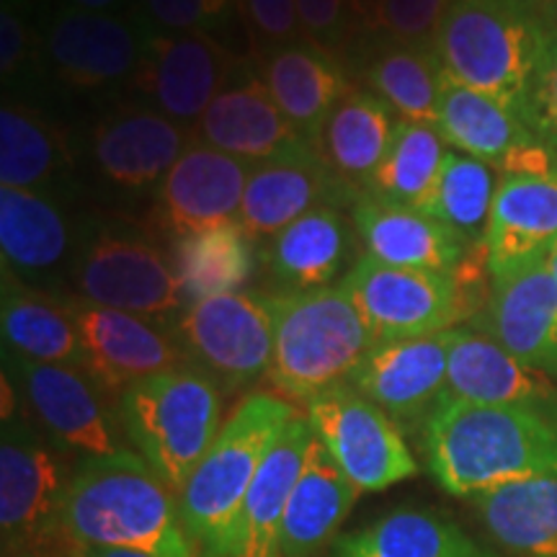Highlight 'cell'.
I'll return each instance as SVG.
<instances>
[{
    "label": "cell",
    "mask_w": 557,
    "mask_h": 557,
    "mask_svg": "<svg viewBox=\"0 0 557 557\" xmlns=\"http://www.w3.org/2000/svg\"><path fill=\"white\" fill-rule=\"evenodd\" d=\"M442 398L478 406L545 408L557 400L549 374L524 364L498 341L478 331H449V369Z\"/></svg>",
    "instance_id": "obj_24"
},
{
    "label": "cell",
    "mask_w": 557,
    "mask_h": 557,
    "mask_svg": "<svg viewBox=\"0 0 557 557\" xmlns=\"http://www.w3.org/2000/svg\"><path fill=\"white\" fill-rule=\"evenodd\" d=\"M194 127L178 124L148 103L109 111L90 135L96 171L120 189H150L165 178L194 143Z\"/></svg>",
    "instance_id": "obj_19"
},
{
    "label": "cell",
    "mask_w": 557,
    "mask_h": 557,
    "mask_svg": "<svg viewBox=\"0 0 557 557\" xmlns=\"http://www.w3.org/2000/svg\"><path fill=\"white\" fill-rule=\"evenodd\" d=\"M341 287L357 305L374 346L436 336L465 318L455 274L387 267L364 253Z\"/></svg>",
    "instance_id": "obj_10"
},
{
    "label": "cell",
    "mask_w": 557,
    "mask_h": 557,
    "mask_svg": "<svg viewBox=\"0 0 557 557\" xmlns=\"http://www.w3.org/2000/svg\"><path fill=\"white\" fill-rule=\"evenodd\" d=\"M447 152V139L436 127L398 120L393 143L369 178L364 197L431 214Z\"/></svg>",
    "instance_id": "obj_37"
},
{
    "label": "cell",
    "mask_w": 557,
    "mask_h": 557,
    "mask_svg": "<svg viewBox=\"0 0 557 557\" xmlns=\"http://www.w3.org/2000/svg\"><path fill=\"white\" fill-rule=\"evenodd\" d=\"M194 139L259 165L310 145L282 114L256 70H246L209 103L194 124Z\"/></svg>",
    "instance_id": "obj_23"
},
{
    "label": "cell",
    "mask_w": 557,
    "mask_h": 557,
    "mask_svg": "<svg viewBox=\"0 0 557 557\" xmlns=\"http://www.w3.org/2000/svg\"><path fill=\"white\" fill-rule=\"evenodd\" d=\"M359 491L315 436L302 475L292 491L282 521V557H315L341 521L348 517Z\"/></svg>",
    "instance_id": "obj_31"
},
{
    "label": "cell",
    "mask_w": 557,
    "mask_h": 557,
    "mask_svg": "<svg viewBox=\"0 0 557 557\" xmlns=\"http://www.w3.org/2000/svg\"><path fill=\"white\" fill-rule=\"evenodd\" d=\"M395 111L377 94L354 88L312 139V148L351 191L364 197V189L393 143Z\"/></svg>",
    "instance_id": "obj_29"
},
{
    "label": "cell",
    "mask_w": 557,
    "mask_h": 557,
    "mask_svg": "<svg viewBox=\"0 0 557 557\" xmlns=\"http://www.w3.org/2000/svg\"><path fill=\"white\" fill-rule=\"evenodd\" d=\"M423 429L429 472L449 496L478 498L557 472V416L545 408L442 398Z\"/></svg>",
    "instance_id": "obj_1"
},
{
    "label": "cell",
    "mask_w": 557,
    "mask_h": 557,
    "mask_svg": "<svg viewBox=\"0 0 557 557\" xmlns=\"http://www.w3.org/2000/svg\"><path fill=\"white\" fill-rule=\"evenodd\" d=\"M120 418L137 455L178 498L220 434L222 395L205 372L181 367L135 382L120 398Z\"/></svg>",
    "instance_id": "obj_6"
},
{
    "label": "cell",
    "mask_w": 557,
    "mask_h": 557,
    "mask_svg": "<svg viewBox=\"0 0 557 557\" xmlns=\"http://www.w3.org/2000/svg\"><path fill=\"white\" fill-rule=\"evenodd\" d=\"M83 557H148L143 553H132V549H109V547H88Z\"/></svg>",
    "instance_id": "obj_48"
},
{
    "label": "cell",
    "mask_w": 557,
    "mask_h": 557,
    "mask_svg": "<svg viewBox=\"0 0 557 557\" xmlns=\"http://www.w3.org/2000/svg\"><path fill=\"white\" fill-rule=\"evenodd\" d=\"M295 408L278 395L250 393L220 429L212 449L178 493V517L199 557H235L240 513L263 457Z\"/></svg>",
    "instance_id": "obj_3"
},
{
    "label": "cell",
    "mask_w": 557,
    "mask_h": 557,
    "mask_svg": "<svg viewBox=\"0 0 557 557\" xmlns=\"http://www.w3.org/2000/svg\"><path fill=\"white\" fill-rule=\"evenodd\" d=\"M0 329L5 351L21 359L83 369L81 331L70 302H60L9 271H3Z\"/></svg>",
    "instance_id": "obj_30"
},
{
    "label": "cell",
    "mask_w": 557,
    "mask_h": 557,
    "mask_svg": "<svg viewBox=\"0 0 557 557\" xmlns=\"http://www.w3.org/2000/svg\"><path fill=\"white\" fill-rule=\"evenodd\" d=\"M37 58V47H34V32L29 29L16 3H5L0 11V75L3 83L9 86L24 73V67L32 65Z\"/></svg>",
    "instance_id": "obj_45"
},
{
    "label": "cell",
    "mask_w": 557,
    "mask_h": 557,
    "mask_svg": "<svg viewBox=\"0 0 557 557\" xmlns=\"http://www.w3.org/2000/svg\"><path fill=\"white\" fill-rule=\"evenodd\" d=\"M62 521L70 540L83 547L199 557L181 524L176 493L129 449L75 465Z\"/></svg>",
    "instance_id": "obj_2"
},
{
    "label": "cell",
    "mask_w": 557,
    "mask_h": 557,
    "mask_svg": "<svg viewBox=\"0 0 557 557\" xmlns=\"http://www.w3.org/2000/svg\"><path fill=\"white\" fill-rule=\"evenodd\" d=\"M65 451L26 418L3 421L0 436V542L3 557H83L65 532L70 472Z\"/></svg>",
    "instance_id": "obj_7"
},
{
    "label": "cell",
    "mask_w": 557,
    "mask_h": 557,
    "mask_svg": "<svg viewBox=\"0 0 557 557\" xmlns=\"http://www.w3.org/2000/svg\"><path fill=\"white\" fill-rule=\"evenodd\" d=\"M75 230L58 201L41 191L0 186V253L3 271L29 284L70 269Z\"/></svg>",
    "instance_id": "obj_27"
},
{
    "label": "cell",
    "mask_w": 557,
    "mask_h": 557,
    "mask_svg": "<svg viewBox=\"0 0 557 557\" xmlns=\"http://www.w3.org/2000/svg\"><path fill=\"white\" fill-rule=\"evenodd\" d=\"M553 39L547 21L527 0H451L434 52L449 78L519 114Z\"/></svg>",
    "instance_id": "obj_4"
},
{
    "label": "cell",
    "mask_w": 557,
    "mask_h": 557,
    "mask_svg": "<svg viewBox=\"0 0 557 557\" xmlns=\"http://www.w3.org/2000/svg\"><path fill=\"white\" fill-rule=\"evenodd\" d=\"M253 70L282 114L308 143L315 139L331 111L357 88L336 54L318 50L308 41L267 54Z\"/></svg>",
    "instance_id": "obj_26"
},
{
    "label": "cell",
    "mask_w": 557,
    "mask_h": 557,
    "mask_svg": "<svg viewBox=\"0 0 557 557\" xmlns=\"http://www.w3.org/2000/svg\"><path fill=\"white\" fill-rule=\"evenodd\" d=\"M315 438L308 418L295 416L263 457L240 513L235 557H282V521Z\"/></svg>",
    "instance_id": "obj_28"
},
{
    "label": "cell",
    "mask_w": 557,
    "mask_h": 557,
    "mask_svg": "<svg viewBox=\"0 0 557 557\" xmlns=\"http://www.w3.org/2000/svg\"><path fill=\"white\" fill-rule=\"evenodd\" d=\"M299 24L305 41L341 60L348 47L357 45V26L351 16V0H297Z\"/></svg>",
    "instance_id": "obj_42"
},
{
    "label": "cell",
    "mask_w": 557,
    "mask_h": 557,
    "mask_svg": "<svg viewBox=\"0 0 557 557\" xmlns=\"http://www.w3.org/2000/svg\"><path fill=\"white\" fill-rule=\"evenodd\" d=\"M382 0H351V16L357 26V41L367 45L369 39L377 37L380 29Z\"/></svg>",
    "instance_id": "obj_46"
},
{
    "label": "cell",
    "mask_w": 557,
    "mask_h": 557,
    "mask_svg": "<svg viewBox=\"0 0 557 557\" xmlns=\"http://www.w3.org/2000/svg\"><path fill=\"white\" fill-rule=\"evenodd\" d=\"M274 315V354L269 382L278 398L308 403L325 389L344 385L372 351L357 305L344 287L269 295Z\"/></svg>",
    "instance_id": "obj_5"
},
{
    "label": "cell",
    "mask_w": 557,
    "mask_h": 557,
    "mask_svg": "<svg viewBox=\"0 0 557 557\" xmlns=\"http://www.w3.org/2000/svg\"><path fill=\"white\" fill-rule=\"evenodd\" d=\"M451 0H382L377 37L403 45H434Z\"/></svg>",
    "instance_id": "obj_43"
},
{
    "label": "cell",
    "mask_w": 557,
    "mask_h": 557,
    "mask_svg": "<svg viewBox=\"0 0 557 557\" xmlns=\"http://www.w3.org/2000/svg\"><path fill=\"white\" fill-rule=\"evenodd\" d=\"M361 197L333 176L312 145L284 152L250 171L238 222L263 246L276 233L318 207L357 205Z\"/></svg>",
    "instance_id": "obj_18"
},
{
    "label": "cell",
    "mask_w": 557,
    "mask_h": 557,
    "mask_svg": "<svg viewBox=\"0 0 557 557\" xmlns=\"http://www.w3.org/2000/svg\"><path fill=\"white\" fill-rule=\"evenodd\" d=\"M351 220L364 253L387 267L455 274L462 263V238L434 214L361 197L351 207Z\"/></svg>",
    "instance_id": "obj_25"
},
{
    "label": "cell",
    "mask_w": 557,
    "mask_h": 557,
    "mask_svg": "<svg viewBox=\"0 0 557 557\" xmlns=\"http://www.w3.org/2000/svg\"><path fill=\"white\" fill-rule=\"evenodd\" d=\"M238 18L246 29L248 58L253 65L282 47L305 41L297 0H238Z\"/></svg>",
    "instance_id": "obj_40"
},
{
    "label": "cell",
    "mask_w": 557,
    "mask_h": 557,
    "mask_svg": "<svg viewBox=\"0 0 557 557\" xmlns=\"http://www.w3.org/2000/svg\"><path fill=\"white\" fill-rule=\"evenodd\" d=\"M364 47V81L398 120L436 127L442 101L444 67L434 45H403L385 37L369 39Z\"/></svg>",
    "instance_id": "obj_32"
},
{
    "label": "cell",
    "mask_w": 557,
    "mask_h": 557,
    "mask_svg": "<svg viewBox=\"0 0 557 557\" xmlns=\"http://www.w3.org/2000/svg\"><path fill=\"white\" fill-rule=\"evenodd\" d=\"M152 26L124 13L65 5L47 26L45 47L54 75L73 88H111L135 78Z\"/></svg>",
    "instance_id": "obj_15"
},
{
    "label": "cell",
    "mask_w": 557,
    "mask_h": 557,
    "mask_svg": "<svg viewBox=\"0 0 557 557\" xmlns=\"http://www.w3.org/2000/svg\"><path fill=\"white\" fill-rule=\"evenodd\" d=\"M549 269H553V274H555V278H557V246H555V250H553V256H549Z\"/></svg>",
    "instance_id": "obj_50"
},
{
    "label": "cell",
    "mask_w": 557,
    "mask_h": 557,
    "mask_svg": "<svg viewBox=\"0 0 557 557\" xmlns=\"http://www.w3.org/2000/svg\"><path fill=\"white\" fill-rule=\"evenodd\" d=\"M527 3L532 5V9L537 11L545 21H549L557 13V0H527Z\"/></svg>",
    "instance_id": "obj_49"
},
{
    "label": "cell",
    "mask_w": 557,
    "mask_h": 557,
    "mask_svg": "<svg viewBox=\"0 0 557 557\" xmlns=\"http://www.w3.org/2000/svg\"><path fill=\"white\" fill-rule=\"evenodd\" d=\"M171 261L189 302L243 292L256 271V240L227 222L171 240Z\"/></svg>",
    "instance_id": "obj_36"
},
{
    "label": "cell",
    "mask_w": 557,
    "mask_h": 557,
    "mask_svg": "<svg viewBox=\"0 0 557 557\" xmlns=\"http://www.w3.org/2000/svg\"><path fill=\"white\" fill-rule=\"evenodd\" d=\"M3 359L39 426L62 451L81 459L127 451L120 410L111 413L109 395L81 367L41 364L11 351Z\"/></svg>",
    "instance_id": "obj_12"
},
{
    "label": "cell",
    "mask_w": 557,
    "mask_h": 557,
    "mask_svg": "<svg viewBox=\"0 0 557 557\" xmlns=\"http://www.w3.org/2000/svg\"><path fill=\"white\" fill-rule=\"evenodd\" d=\"M496 191L491 165L465 152H447L431 214L455 230L465 246L485 243Z\"/></svg>",
    "instance_id": "obj_39"
},
{
    "label": "cell",
    "mask_w": 557,
    "mask_h": 557,
    "mask_svg": "<svg viewBox=\"0 0 557 557\" xmlns=\"http://www.w3.org/2000/svg\"><path fill=\"white\" fill-rule=\"evenodd\" d=\"M67 137L52 120L18 101L0 109V186L41 191L67 169Z\"/></svg>",
    "instance_id": "obj_38"
},
{
    "label": "cell",
    "mask_w": 557,
    "mask_h": 557,
    "mask_svg": "<svg viewBox=\"0 0 557 557\" xmlns=\"http://www.w3.org/2000/svg\"><path fill=\"white\" fill-rule=\"evenodd\" d=\"M70 282L86 302L169 325L186 310L171 253L124 227H99L75 248Z\"/></svg>",
    "instance_id": "obj_8"
},
{
    "label": "cell",
    "mask_w": 557,
    "mask_h": 557,
    "mask_svg": "<svg viewBox=\"0 0 557 557\" xmlns=\"http://www.w3.org/2000/svg\"><path fill=\"white\" fill-rule=\"evenodd\" d=\"M308 421L359 493L385 491L418 475L398 423L348 382L312 398Z\"/></svg>",
    "instance_id": "obj_11"
},
{
    "label": "cell",
    "mask_w": 557,
    "mask_h": 557,
    "mask_svg": "<svg viewBox=\"0 0 557 557\" xmlns=\"http://www.w3.org/2000/svg\"><path fill=\"white\" fill-rule=\"evenodd\" d=\"M436 129L449 145L483 160L487 165L506 163V158L521 145L534 139L532 129L517 111L493 101L491 96L478 94L444 73L442 101H438Z\"/></svg>",
    "instance_id": "obj_35"
},
{
    "label": "cell",
    "mask_w": 557,
    "mask_h": 557,
    "mask_svg": "<svg viewBox=\"0 0 557 557\" xmlns=\"http://www.w3.org/2000/svg\"><path fill=\"white\" fill-rule=\"evenodd\" d=\"M253 163L194 139L156 186L152 220L173 238L238 222Z\"/></svg>",
    "instance_id": "obj_16"
},
{
    "label": "cell",
    "mask_w": 557,
    "mask_h": 557,
    "mask_svg": "<svg viewBox=\"0 0 557 557\" xmlns=\"http://www.w3.org/2000/svg\"><path fill=\"white\" fill-rule=\"evenodd\" d=\"M341 207H318L263 243V261L278 292H312L346 276L364 253Z\"/></svg>",
    "instance_id": "obj_22"
},
{
    "label": "cell",
    "mask_w": 557,
    "mask_h": 557,
    "mask_svg": "<svg viewBox=\"0 0 557 557\" xmlns=\"http://www.w3.org/2000/svg\"><path fill=\"white\" fill-rule=\"evenodd\" d=\"M331 557H491L455 521L426 508H398L333 542Z\"/></svg>",
    "instance_id": "obj_33"
},
{
    "label": "cell",
    "mask_w": 557,
    "mask_h": 557,
    "mask_svg": "<svg viewBox=\"0 0 557 557\" xmlns=\"http://www.w3.org/2000/svg\"><path fill=\"white\" fill-rule=\"evenodd\" d=\"M129 0H70V5L94 13H120Z\"/></svg>",
    "instance_id": "obj_47"
},
{
    "label": "cell",
    "mask_w": 557,
    "mask_h": 557,
    "mask_svg": "<svg viewBox=\"0 0 557 557\" xmlns=\"http://www.w3.org/2000/svg\"><path fill=\"white\" fill-rule=\"evenodd\" d=\"M557 246V171L549 176H504L485 235L493 282L547 261Z\"/></svg>",
    "instance_id": "obj_20"
},
{
    "label": "cell",
    "mask_w": 557,
    "mask_h": 557,
    "mask_svg": "<svg viewBox=\"0 0 557 557\" xmlns=\"http://www.w3.org/2000/svg\"><path fill=\"white\" fill-rule=\"evenodd\" d=\"M248 65L214 34L150 32L132 86L148 107L194 127Z\"/></svg>",
    "instance_id": "obj_13"
},
{
    "label": "cell",
    "mask_w": 557,
    "mask_h": 557,
    "mask_svg": "<svg viewBox=\"0 0 557 557\" xmlns=\"http://www.w3.org/2000/svg\"><path fill=\"white\" fill-rule=\"evenodd\" d=\"M480 519L519 557H557V472L537 475L472 498Z\"/></svg>",
    "instance_id": "obj_34"
},
{
    "label": "cell",
    "mask_w": 557,
    "mask_h": 557,
    "mask_svg": "<svg viewBox=\"0 0 557 557\" xmlns=\"http://www.w3.org/2000/svg\"><path fill=\"white\" fill-rule=\"evenodd\" d=\"M519 114L532 135L557 152V39L542 54Z\"/></svg>",
    "instance_id": "obj_44"
},
{
    "label": "cell",
    "mask_w": 557,
    "mask_h": 557,
    "mask_svg": "<svg viewBox=\"0 0 557 557\" xmlns=\"http://www.w3.org/2000/svg\"><path fill=\"white\" fill-rule=\"evenodd\" d=\"M83 344V372L109 398H122L139 380L189 367L171 325L70 299Z\"/></svg>",
    "instance_id": "obj_14"
},
{
    "label": "cell",
    "mask_w": 557,
    "mask_h": 557,
    "mask_svg": "<svg viewBox=\"0 0 557 557\" xmlns=\"http://www.w3.org/2000/svg\"><path fill=\"white\" fill-rule=\"evenodd\" d=\"M478 325L524 364L557 374V278L549 259L493 282Z\"/></svg>",
    "instance_id": "obj_21"
},
{
    "label": "cell",
    "mask_w": 557,
    "mask_h": 557,
    "mask_svg": "<svg viewBox=\"0 0 557 557\" xmlns=\"http://www.w3.org/2000/svg\"><path fill=\"white\" fill-rule=\"evenodd\" d=\"M143 11L156 32L212 34L238 13V0H143Z\"/></svg>",
    "instance_id": "obj_41"
},
{
    "label": "cell",
    "mask_w": 557,
    "mask_h": 557,
    "mask_svg": "<svg viewBox=\"0 0 557 557\" xmlns=\"http://www.w3.org/2000/svg\"><path fill=\"white\" fill-rule=\"evenodd\" d=\"M5 3H9V0H5ZM11 3H16V0H11Z\"/></svg>",
    "instance_id": "obj_51"
},
{
    "label": "cell",
    "mask_w": 557,
    "mask_h": 557,
    "mask_svg": "<svg viewBox=\"0 0 557 557\" xmlns=\"http://www.w3.org/2000/svg\"><path fill=\"white\" fill-rule=\"evenodd\" d=\"M449 331L372 346L346 382L385 410L400 431L416 429L418 423L426 426L447 387Z\"/></svg>",
    "instance_id": "obj_17"
},
{
    "label": "cell",
    "mask_w": 557,
    "mask_h": 557,
    "mask_svg": "<svg viewBox=\"0 0 557 557\" xmlns=\"http://www.w3.org/2000/svg\"><path fill=\"white\" fill-rule=\"evenodd\" d=\"M171 331L189 367L205 372L220 393L233 395L269 374L274 354L269 295L230 292L197 299L186 305Z\"/></svg>",
    "instance_id": "obj_9"
}]
</instances>
